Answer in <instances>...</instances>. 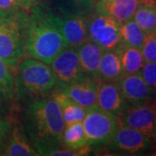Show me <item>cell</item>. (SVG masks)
<instances>
[{
  "label": "cell",
  "instance_id": "obj_1",
  "mask_svg": "<svg viewBox=\"0 0 156 156\" xmlns=\"http://www.w3.org/2000/svg\"><path fill=\"white\" fill-rule=\"evenodd\" d=\"M66 47L60 17L34 6L29 12L25 56L50 64Z\"/></svg>",
  "mask_w": 156,
  "mask_h": 156
},
{
  "label": "cell",
  "instance_id": "obj_2",
  "mask_svg": "<svg viewBox=\"0 0 156 156\" xmlns=\"http://www.w3.org/2000/svg\"><path fill=\"white\" fill-rule=\"evenodd\" d=\"M28 133L39 155L62 146L65 123L56 101L51 96L32 101L26 110Z\"/></svg>",
  "mask_w": 156,
  "mask_h": 156
},
{
  "label": "cell",
  "instance_id": "obj_3",
  "mask_svg": "<svg viewBox=\"0 0 156 156\" xmlns=\"http://www.w3.org/2000/svg\"><path fill=\"white\" fill-rule=\"evenodd\" d=\"M29 12L0 9V58L15 69L25 56Z\"/></svg>",
  "mask_w": 156,
  "mask_h": 156
},
{
  "label": "cell",
  "instance_id": "obj_4",
  "mask_svg": "<svg viewBox=\"0 0 156 156\" xmlns=\"http://www.w3.org/2000/svg\"><path fill=\"white\" fill-rule=\"evenodd\" d=\"M17 88L34 97L47 95L57 86L56 76L48 63L31 57L17 64Z\"/></svg>",
  "mask_w": 156,
  "mask_h": 156
},
{
  "label": "cell",
  "instance_id": "obj_5",
  "mask_svg": "<svg viewBox=\"0 0 156 156\" xmlns=\"http://www.w3.org/2000/svg\"><path fill=\"white\" fill-rule=\"evenodd\" d=\"M82 123L90 145L109 143L118 127L116 115L98 107L88 110Z\"/></svg>",
  "mask_w": 156,
  "mask_h": 156
},
{
  "label": "cell",
  "instance_id": "obj_6",
  "mask_svg": "<svg viewBox=\"0 0 156 156\" xmlns=\"http://www.w3.org/2000/svg\"><path fill=\"white\" fill-rule=\"evenodd\" d=\"M118 123L134 128L150 140L156 139V106L134 103L125 107L117 115Z\"/></svg>",
  "mask_w": 156,
  "mask_h": 156
},
{
  "label": "cell",
  "instance_id": "obj_7",
  "mask_svg": "<svg viewBox=\"0 0 156 156\" xmlns=\"http://www.w3.org/2000/svg\"><path fill=\"white\" fill-rule=\"evenodd\" d=\"M120 24L112 17L95 13L88 23V40L102 50H113L122 42Z\"/></svg>",
  "mask_w": 156,
  "mask_h": 156
},
{
  "label": "cell",
  "instance_id": "obj_8",
  "mask_svg": "<svg viewBox=\"0 0 156 156\" xmlns=\"http://www.w3.org/2000/svg\"><path fill=\"white\" fill-rule=\"evenodd\" d=\"M50 65L56 76L58 88L89 76L83 70L78 51L74 47L68 46L63 49Z\"/></svg>",
  "mask_w": 156,
  "mask_h": 156
},
{
  "label": "cell",
  "instance_id": "obj_9",
  "mask_svg": "<svg viewBox=\"0 0 156 156\" xmlns=\"http://www.w3.org/2000/svg\"><path fill=\"white\" fill-rule=\"evenodd\" d=\"M98 81L99 80L95 78L87 76L83 80L59 87L57 89L76 101L80 106L89 110L97 107L96 95Z\"/></svg>",
  "mask_w": 156,
  "mask_h": 156
},
{
  "label": "cell",
  "instance_id": "obj_10",
  "mask_svg": "<svg viewBox=\"0 0 156 156\" xmlns=\"http://www.w3.org/2000/svg\"><path fill=\"white\" fill-rule=\"evenodd\" d=\"M126 102L118 81H98L96 104L99 108L117 116L127 106Z\"/></svg>",
  "mask_w": 156,
  "mask_h": 156
},
{
  "label": "cell",
  "instance_id": "obj_11",
  "mask_svg": "<svg viewBox=\"0 0 156 156\" xmlns=\"http://www.w3.org/2000/svg\"><path fill=\"white\" fill-rule=\"evenodd\" d=\"M109 143L114 149L135 154L148 147L149 139L138 130L118 123V127Z\"/></svg>",
  "mask_w": 156,
  "mask_h": 156
},
{
  "label": "cell",
  "instance_id": "obj_12",
  "mask_svg": "<svg viewBox=\"0 0 156 156\" xmlns=\"http://www.w3.org/2000/svg\"><path fill=\"white\" fill-rule=\"evenodd\" d=\"M59 17L62 35L68 46L77 48L88 40V22L82 15L63 13Z\"/></svg>",
  "mask_w": 156,
  "mask_h": 156
},
{
  "label": "cell",
  "instance_id": "obj_13",
  "mask_svg": "<svg viewBox=\"0 0 156 156\" xmlns=\"http://www.w3.org/2000/svg\"><path fill=\"white\" fill-rule=\"evenodd\" d=\"M142 0H96L95 13L112 17L120 23L133 18Z\"/></svg>",
  "mask_w": 156,
  "mask_h": 156
},
{
  "label": "cell",
  "instance_id": "obj_14",
  "mask_svg": "<svg viewBox=\"0 0 156 156\" xmlns=\"http://www.w3.org/2000/svg\"><path fill=\"white\" fill-rule=\"evenodd\" d=\"M118 83L123 98L131 103H138L146 100L152 90L140 72L122 75L118 80Z\"/></svg>",
  "mask_w": 156,
  "mask_h": 156
},
{
  "label": "cell",
  "instance_id": "obj_15",
  "mask_svg": "<svg viewBox=\"0 0 156 156\" xmlns=\"http://www.w3.org/2000/svg\"><path fill=\"white\" fill-rule=\"evenodd\" d=\"M1 154L7 156L39 155L37 151L30 145L23 128L17 124L11 126L7 142Z\"/></svg>",
  "mask_w": 156,
  "mask_h": 156
},
{
  "label": "cell",
  "instance_id": "obj_16",
  "mask_svg": "<svg viewBox=\"0 0 156 156\" xmlns=\"http://www.w3.org/2000/svg\"><path fill=\"white\" fill-rule=\"evenodd\" d=\"M80 63L84 73L99 80V65L103 50L89 40L77 47Z\"/></svg>",
  "mask_w": 156,
  "mask_h": 156
},
{
  "label": "cell",
  "instance_id": "obj_17",
  "mask_svg": "<svg viewBox=\"0 0 156 156\" xmlns=\"http://www.w3.org/2000/svg\"><path fill=\"white\" fill-rule=\"evenodd\" d=\"M58 103L65 126L73 123L82 122L88 110L80 106L76 101L63 94L60 90L56 89L51 95Z\"/></svg>",
  "mask_w": 156,
  "mask_h": 156
},
{
  "label": "cell",
  "instance_id": "obj_18",
  "mask_svg": "<svg viewBox=\"0 0 156 156\" xmlns=\"http://www.w3.org/2000/svg\"><path fill=\"white\" fill-rule=\"evenodd\" d=\"M122 75V66L117 50H103L99 65V79L118 81Z\"/></svg>",
  "mask_w": 156,
  "mask_h": 156
},
{
  "label": "cell",
  "instance_id": "obj_19",
  "mask_svg": "<svg viewBox=\"0 0 156 156\" xmlns=\"http://www.w3.org/2000/svg\"><path fill=\"white\" fill-rule=\"evenodd\" d=\"M115 49L120 56L123 75L140 72L145 62L141 50L138 48L124 44L122 42Z\"/></svg>",
  "mask_w": 156,
  "mask_h": 156
},
{
  "label": "cell",
  "instance_id": "obj_20",
  "mask_svg": "<svg viewBox=\"0 0 156 156\" xmlns=\"http://www.w3.org/2000/svg\"><path fill=\"white\" fill-rule=\"evenodd\" d=\"M133 19L145 32L156 30V6L154 3L141 1L134 12Z\"/></svg>",
  "mask_w": 156,
  "mask_h": 156
},
{
  "label": "cell",
  "instance_id": "obj_21",
  "mask_svg": "<svg viewBox=\"0 0 156 156\" xmlns=\"http://www.w3.org/2000/svg\"><path fill=\"white\" fill-rule=\"evenodd\" d=\"M119 31L122 43L140 50L145 38L146 32L133 18L122 23L120 24Z\"/></svg>",
  "mask_w": 156,
  "mask_h": 156
},
{
  "label": "cell",
  "instance_id": "obj_22",
  "mask_svg": "<svg viewBox=\"0 0 156 156\" xmlns=\"http://www.w3.org/2000/svg\"><path fill=\"white\" fill-rule=\"evenodd\" d=\"M13 68L0 58V100L9 101L13 99L16 89Z\"/></svg>",
  "mask_w": 156,
  "mask_h": 156
},
{
  "label": "cell",
  "instance_id": "obj_23",
  "mask_svg": "<svg viewBox=\"0 0 156 156\" xmlns=\"http://www.w3.org/2000/svg\"><path fill=\"white\" fill-rule=\"evenodd\" d=\"M82 122L73 123L65 126L62 134V145L64 147L78 149L88 145Z\"/></svg>",
  "mask_w": 156,
  "mask_h": 156
},
{
  "label": "cell",
  "instance_id": "obj_24",
  "mask_svg": "<svg viewBox=\"0 0 156 156\" xmlns=\"http://www.w3.org/2000/svg\"><path fill=\"white\" fill-rule=\"evenodd\" d=\"M140 50L144 61L156 62V38L153 32H146Z\"/></svg>",
  "mask_w": 156,
  "mask_h": 156
},
{
  "label": "cell",
  "instance_id": "obj_25",
  "mask_svg": "<svg viewBox=\"0 0 156 156\" xmlns=\"http://www.w3.org/2000/svg\"><path fill=\"white\" fill-rule=\"evenodd\" d=\"M140 73L146 83L152 89H156V62H145Z\"/></svg>",
  "mask_w": 156,
  "mask_h": 156
},
{
  "label": "cell",
  "instance_id": "obj_26",
  "mask_svg": "<svg viewBox=\"0 0 156 156\" xmlns=\"http://www.w3.org/2000/svg\"><path fill=\"white\" fill-rule=\"evenodd\" d=\"M11 126L12 124L9 119L0 117V153L1 154L7 142V140L11 132Z\"/></svg>",
  "mask_w": 156,
  "mask_h": 156
},
{
  "label": "cell",
  "instance_id": "obj_27",
  "mask_svg": "<svg viewBox=\"0 0 156 156\" xmlns=\"http://www.w3.org/2000/svg\"><path fill=\"white\" fill-rule=\"evenodd\" d=\"M0 9L5 11H17L22 8L16 0H0Z\"/></svg>",
  "mask_w": 156,
  "mask_h": 156
},
{
  "label": "cell",
  "instance_id": "obj_28",
  "mask_svg": "<svg viewBox=\"0 0 156 156\" xmlns=\"http://www.w3.org/2000/svg\"><path fill=\"white\" fill-rule=\"evenodd\" d=\"M78 7L84 12L91 11L93 8L95 9V5L96 0H73Z\"/></svg>",
  "mask_w": 156,
  "mask_h": 156
},
{
  "label": "cell",
  "instance_id": "obj_29",
  "mask_svg": "<svg viewBox=\"0 0 156 156\" xmlns=\"http://www.w3.org/2000/svg\"><path fill=\"white\" fill-rule=\"evenodd\" d=\"M16 1L23 10L28 12H30L34 6L37 5V0H16Z\"/></svg>",
  "mask_w": 156,
  "mask_h": 156
},
{
  "label": "cell",
  "instance_id": "obj_30",
  "mask_svg": "<svg viewBox=\"0 0 156 156\" xmlns=\"http://www.w3.org/2000/svg\"><path fill=\"white\" fill-rule=\"evenodd\" d=\"M4 102H5V101L0 100V115L3 114V103H4Z\"/></svg>",
  "mask_w": 156,
  "mask_h": 156
},
{
  "label": "cell",
  "instance_id": "obj_31",
  "mask_svg": "<svg viewBox=\"0 0 156 156\" xmlns=\"http://www.w3.org/2000/svg\"><path fill=\"white\" fill-rule=\"evenodd\" d=\"M142 1H147V2H152V3H155L156 0H142Z\"/></svg>",
  "mask_w": 156,
  "mask_h": 156
},
{
  "label": "cell",
  "instance_id": "obj_32",
  "mask_svg": "<svg viewBox=\"0 0 156 156\" xmlns=\"http://www.w3.org/2000/svg\"><path fill=\"white\" fill-rule=\"evenodd\" d=\"M153 33H154V37H155V38H156V30H154V31H153Z\"/></svg>",
  "mask_w": 156,
  "mask_h": 156
},
{
  "label": "cell",
  "instance_id": "obj_33",
  "mask_svg": "<svg viewBox=\"0 0 156 156\" xmlns=\"http://www.w3.org/2000/svg\"><path fill=\"white\" fill-rule=\"evenodd\" d=\"M154 5H155V6H156V2H155V3H154Z\"/></svg>",
  "mask_w": 156,
  "mask_h": 156
}]
</instances>
